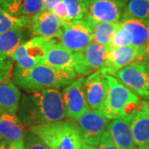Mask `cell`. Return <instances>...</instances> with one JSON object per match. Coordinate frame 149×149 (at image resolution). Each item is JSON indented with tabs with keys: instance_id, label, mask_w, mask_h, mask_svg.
Instances as JSON below:
<instances>
[{
	"instance_id": "obj_22",
	"label": "cell",
	"mask_w": 149,
	"mask_h": 149,
	"mask_svg": "<svg viewBox=\"0 0 149 149\" xmlns=\"http://www.w3.org/2000/svg\"><path fill=\"white\" fill-rule=\"evenodd\" d=\"M90 24L93 32V41L106 47L109 50L112 38L119 25V22H92Z\"/></svg>"
},
{
	"instance_id": "obj_31",
	"label": "cell",
	"mask_w": 149,
	"mask_h": 149,
	"mask_svg": "<svg viewBox=\"0 0 149 149\" xmlns=\"http://www.w3.org/2000/svg\"><path fill=\"white\" fill-rule=\"evenodd\" d=\"M54 13L58 17L61 22H68V11L66 8V6L63 3V1L60 2L58 4L54 7L53 10Z\"/></svg>"
},
{
	"instance_id": "obj_2",
	"label": "cell",
	"mask_w": 149,
	"mask_h": 149,
	"mask_svg": "<svg viewBox=\"0 0 149 149\" xmlns=\"http://www.w3.org/2000/svg\"><path fill=\"white\" fill-rule=\"evenodd\" d=\"M76 75L74 72L59 70L40 64L28 69L15 68L13 79L22 90L32 93L49 88L60 89L73 82Z\"/></svg>"
},
{
	"instance_id": "obj_35",
	"label": "cell",
	"mask_w": 149,
	"mask_h": 149,
	"mask_svg": "<svg viewBox=\"0 0 149 149\" xmlns=\"http://www.w3.org/2000/svg\"><path fill=\"white\" fill-rule=\"evenodd\" d=\"M141 109L143 110L146 113H148L149 116V102L145 100L141 101Z\"/></svg>"
},
{
	"instance_id": "obj_11",
	"label": "cell",
	"mask_w": 149,
	"mask_h": 149,
	"mask_svg": "<svg viewBox=\"0 0 149 149\" xmlns=\"http://www.w3.org/2000/svg\"><path fill=\"white\" fill-rule=\"evenodd\" d=\"M109 49L95 42H91L84 51L77 52V63L74 67L76 74L83 77L101 69L104 64Z\"/></svg>"
},
{
	"instance_id": "obj_23",
	"label": "cell",
	"mask_w": 149,
	"mask_h": 149,
	"mask_svg": "<svg viewBox=\"0 0 149 149\" xmlns=\"http://www.w3.org/2000/svg\"><path fill=\"white\" fill-rule=\"evenodd\" d=\"M31 17H17L0 6V33L16 27L29 28Z\"/></svg>"
},
{
	"instance_id": "obj_36",
	"label": "cell",
	"mask_w": 149,
	"mask_h": 149,
	"mask_svg": "<svg viewBox=\"0 0 149 149\" xmlns=\"http://www.w3.org/2000/svg\"><path fill=\"white\" fill-rule=\"evenodd\" d=\"M149 57V24H148V38L144 48V60H148Z\"/></svg>"
},
{
	"instance_id": "obj_5",
	"label": "cell",
	"mask_w": 149,
	"mask_h": 149,
	"mask_svg": "<svg viewBox=\"0 0 149 149\" xmlns=\"http://www.w3.org/2000/svg\"><path fill=\"white\" fill-rule=\"evenodd\" d=\"M62 28L59 36V42L72 52L84 51L93 42L91 24L85 19L61 22Z\"/></svg>"
},
{
	"instance_id": "obj_19",
	"label": "cell",
	"mask_w": 149,
	"mask_h": 149,
	"mask_svg": "<svg viewBox=\"0 0 149 149\" xmlns=\"http://www.w3.org/2000/svg\"><path fill=\"white\" fill-rule=\"evenodd\" d=\"M21 100V92L14 82L10 80L0 83V114L17 113Z\"/></svg>"
},
{
	"instance_id": "obj_38",
	"label": "cell",
	"mask_w": 149,
	"mask_h": 149,
	"mask_svg": "<svg viewBox=\"0 0 149 149\" xmlns=\"http://www.w3.org/2000/svg\"><path fill=\"white\" fill-rule=\"evenodd\" d=\"M81 149H96V147H94V146H90V145H87V144L83 143Z\"/></svg>"
},
{
	"instance_id": "obj_33",
	"label": "cell",
	"mask_w": 149,
	"mask_h": 149,
	"mask_svg": "<svg viewBox=\"0 0 149 149\" xmlns=\"http://www.w3.org/2000/svg\"><path fill=\"white\" fill-rule=\"evenodd\" d=\"M43 1V10L52 11L54 7L58 4L62 0H42Z\"/></svg>"
},
{
	"instance_id": "obj_1",
	"label": "cell",
	"mask_w": 149,
	"mask_h": 149,
	"mask_svg": "<svg viewBox=\"0 0 149 149\" xmlns=\"http://www.w3.org/2000/svg\"><path fill=\"white\" fill-rule=\"evenodd\" d=\"M17 112L25 126L61 121L65 117L62 94L49 88L23 95Z\"/></svg>"
},
{
	"instance_id": "obj_4",
	"label": "cell",
	"mask_w": 149,
	"mask_h": 149,
	"mask_svg": "<svg viewBox=\"0 0 149 149\" xmlns=\"http://www.w3.org/2000/svg\"><path fill=\"white\" fill-rule=\"evenodd\" d=\"M108 92L102 113L109 119L132 117L141 109L137 94L113 75L106 74Z\"/></svg>"
},
{
	"instance_id": "obj_8",
	"label": "cell",
	"mask_w": 149,
	"mask_h": 149,
	"mask_svg": "<svg viewBox=\"0 0 149 149\" xmlns=\"http://www.w3.org/2000/svg\"><path fill=\"white\" fill-rule=\"evenodd\" d=\"M125 7V0H91L86 5L85 20L92 22H118Z\"/></svg>"
},
{
	"instance_id": "obj_17",
	"label": "cell",
	"mask_w": 149,
	"mask_h": 149,
	"mask_svg": "<svg viewBox=\"0 0 149 149\" xmlns=\"http://www.w3.org/2000/svg\"><path fill=\"white\" fill-rule=\"evenodd\" d=\"M133 118H118L109 123L107 130L117 149H133L135 147L131 131Z\"/></svg>"
},
{
	"instance_id": "obj_10",
	"label": "cell",
	"mask_w": 149,
	"mask_h": 149,
	"mask_svg": "<svg viewBox=\"0 0 149 149\" xmlns=\"http://www.w3.org/2000/svg\"><path fill=\"white\" fill-rule=\"evenodd\" d=\"M109 119L101 112L90 109L79 118L78 122L83 143L90 146L98 145L104 133L106 131Z\"/></svg>"
},
{
	"instance_id": "obj_24",
	"label": "cell",
	"mask_w": 149,
	"mask_h": 149,
	"mask_svg": "<svg viewBox=\"0 0 149 149\" xmlns=\"http://www.w3.org/2000/svg\"><path fill=\"white\" fill-rule=\"evenodd\" d=\"M123 16L149 21V0H128Z\"/></svg>"
},
{
	"instance_id": "obj_15",
	"label": "cell",
	"mask_w": 149,
	"mask_h": 149,
	"mask_svg": "<svg viewBox=\"0 0 149 149\" xmlns=\"http://www.w3.org/2000/svg\"><path fill=\"white\" fill-rule=\"evenodd\" d=\"M29 28L32 36L52 40L60 36L62 22L52 11L43 10L31 17Z\"/></svg>"
},
{
	"instance_id": "obj_12",
	"label": "cell",
	"mask_w": 149,
	"mask_h": 149,
	"mask_svg": "<svg viewBox=\"0 0 149 149\" xmlns=\"http://www.w3.org/2000/svg\"><path fill=\"white\" fill-rule=\"evenodd\" d=\"M143 50L131 45L122 47L112 48L109 51L104 64L100 70L103 74L114 75L119 70L137 61H143Z\"/></svg>"
},
{
	"instance_id": "obj_14",
	"label": "cell",
	"mask_w": 149,
	"mask_h": 149,
	"mask_svg": "<svg viewBox=\"0 0 149 149\" xmlns=\"http://www.w3.org/2000/svg\"><path fill=\"white\" fill-rule=\"evenodd\" d=\"M85 91L90 109L102 112L108 92L106 74L100 70L90 74L85 80Z\"/></svg>"
},
{
	"instance_id": "obj_26",
	"label": "cell",
	"mask_w": 149,
	"mask_h": 149,
	"mask_svg": "<svg viewBox=\"0 0 149 149\" xmlns=\"http://www.w3.org/2000/svg\"><path fill=\"white\" fill-rule=\"evenodd\" d=\"M68 11V20L76 21L85 18L86 4L84 0H62Z\"/></svg>"
},
{
	"instance_id": "obj_32",
	"label": "cell",
	"mask_w": 149,
	"mask_h": 149,
	"mask_svg": "<svg viewBox=\"0 0 149 149\" xmlns=\"http://www.w3.org/2000/svg\"><path fill=\"white\" fill-rule=\"evenodd\" d=\"M0 6L5 8L14 16H17V0H0Z\"/></svg>"
},
{
	"instance_id": "obj_7",
	"label": "cell",
	"mask_w": 149,
	"mask_h": 149,
	"mask_svg": "<svg viewBox=\"0 0 149 149\" xmlns=\"http://www.w3.org/2000/svg\"><path fill=\"white\" fill-rule=\"evenodd\" d=\"M50 41L42 37H33L22 43L13 56L16 68L28 69L42 64Z\"/></svg>"
},
{
	"instance_id": "obj_28",
	"label": "cell",
	"mask_w": 149,
	"mask_h": 149,
	"mask_svg": "<svg viewBox=\"0 0 149 149\" xmlns=\"http://www.w3.org/2000/svg\"><path fill=\"white\" fill-rule=\"evenodd\" d=\"M25 149H49L42 139L32 132L27 133L24 138Z\"/></svg>"
},
{
	"instance_id": "obj_6",
	"label": "cell",
	"mask_w": 149,
	"mask_h": 149,
	"mask_svg": "<svg viewBox=\"0 0 149 149\" xmlns=\"http://www.w3.org/2000/svg\"><path fill=\"white\" fill-rule=\"evenodd\" d=\"M123 85L137 95L148 98L149 95V64L137 61L119 70L114 74Z\"/></svg>"
},
{
	"instance_id": "obj_20",
	"label": "cell",
	"mask_w": 149,
	"mask_h": 149,
	"mask_svg": "<svg viewBox=\"0 0 149 149\" xmlns=\"http://www.w3.org/2000/svg\"><path fill=\"white\" fill-rule=\"evenodd\" d=\"M133 143L141 149H149V116L140 109L135 113L131 122Z\"/></svg>"
},
{
	"instance_id": "obj_37",
	"label": "cell",
	"mask_w": 149,
	"mask_h": 149,
	"mask_svg": "<svg viewBox=\"0 0 149 149\" xmlns=\"http://www.w3.org/2000/svg\"><path fill=\"white\" fill-rule=\"evenodd\" d=\"M9 143L5 140H1L0 141V149H8Z\"/></svg>"
},
{
	"instance_id": "obj_30",
	"label": "cell",
	"mask_w": 149,
	"mask_h": 149,
	"mask_svg": "<svg viewBox=\"0 0 149 149\" xmlns=\"http://www.w3.org/2000/svg\"><path fill=\"white\" fill-rule=\"evenodd\" d=\"M96 149H117L111 139L109 133L106 130L100 139V141L97 145Z\"/></svg>"
},
{
	"instance_id": "obj_34",
	"label": "cell",
	"mask_w": 149,
	"mask_h": 149,
	"mask_svg": "<svg viewBox=\"0 0 149 149\" xmlns=\"http://www.w3.org/2000/svg\"><path fill=\"white\" fill-rule=\"evenodd\" d=\"M8 149H25L24 140H19V141L10 143L8 144Z\"/></svg>"
},
{
	"instance_id": "obj_3",
	"label": "cell",
	"mask_w": 149,
	"mask_h": 149,
	"mask_svg": "<svg viewBox=\"0 0 149 149\" xmlns=\"http://www.w3.org/2000/svg\"><path fill=\"white\" fill-rule=\"evenodd\" d=\"M29 130L49 149H81L84 143L79 124L71 119L33 125Z\"/></svg>"
},
{
	"instance_id": "obj_39",
	"label": "cell",
	"mask_w": 149,
	"mask_h": 149,
	"mask_svg": "<svg viewBox=\"0 0 149 149\" xmlns=\"http://www.w3.org/2000/svg\"><path fill=\"white\" fill-rule=\"evenodd\" d=\"M90 1H91V0H84V2H85V4H86V5H87V3H89Z\"/></svg>"
},
{
	"instance_id": "obj_27",
	"label": "cell",
	"mask_w": 149,
	"mask_h": 149,
	"mask_svg": "<svg viewBox=\"0 0 149 149\" xmlns=\"http://www.w3.org/2000/svg\"><path fill=\"white\" fill-rule=\"evenodd\" d=\"M13 59L3 56L0 54V83L9 80L12 76Z\"/></svg>"
},
{
	"instance_id": "obj_29",
	"label": "cell",
	"mask_w": 149,
	"mask_h": 149,
	"mask_svg": "<svg viewBox=\"0 0 149 149\" xmlns=\"http://www.w3.org/2000/svg\"><path fill=\"white\" fill-rule=\"evenodd\" d=\"M128 45H130L129 42L125 36L122 27L120 26V23H119L118 27L113 34V37L112 38L111 43L109 46V50L112 48L122 47H125V46H128Z\"/></svg>"
},
{
	"instance_id": "obj_25",
	"label": "cell",
	"mask_w": 149,
	"mask_h": 149,
	"mask_svg": "<svg viewBox=\"0 0 149 149\" xmlns=\"http://www.w3.org/2000/svg\"><path fill=\"white\" fill-rule=\"evenodd\" d=\"M43 11L42 0H17V17H32Z\"/></svg>"
},
{
	"instance_id": "obj_40",
	"label": "cell",
	"mask_w": 149,
	"mask_h": 149,
	"mask_svg": "<svg viewBox=\"0 0 149 149\" xmlns=\"http://www.w3.org/2000/svg\"><path fill=\"white\" fill-rule=\"evenodd\" d=\"M133 149H141V148H138V147H136V146H135V147L133 148Z\"/></svg>"
},
{
	"instance_id": "obj_43",
	"label": "cell",
	"mask_w": 149,
	"mask_h": 149,
	"mask_svg": "<svg viewBox=\"0 0 149 149\" xmlns=\"http://www.w3.org/2000/svg\"><path fill=\"white\" fill-rule=\"evenodd\" d=\"M147 99H148V100H149V95H148V98H147Z\"/></svg>"
},
{
	"instance_id": "obj_42",
	"label": "cell",
	"mask_w": 149,
	"mask_h": 149,
	"mask_svg": "<svg viewBox=\"0 0 149 149\" xmlns=\"http://www.w3.org/2000/svg\"><path fill=\"white\" fill-rule=\"evenodd\" d=\"M1 140H3V139H2V138H1V136H0V141H1Z\"/></svg>"
},
{
	"instance_id": "obj_41",
	"label": "cell",
	"mask_w": 149,
	"mask_h": 149,
	"mask_svg": "<svg viewBox=\"0 0 149 149\" xmlns=\"http://www.w3.org/2000/svg\"><path fill=\"white\" fill-rule=\"evenodd\" d=\"M147 61L148 62V64H149V57H148V60H147Z\"/></svg>"
},
{
	"instance_id": "obj_21",
	"label": "cell",
	"mask_w": 149,
	"mask_h": 149,
	"mask_svg": "<svg viewBox=\"0 0 149 149\" xmlns=\"http://www.w3.org/2000/svg\"><path fill=\"white\" fill-rule=\"evenodd\" d=\"M23 27H16L5 32L0 33V54L6 57L13 59L17 47L24 42Z\"/></svg>"
},
{
	"instance_id": "obj_18",
	"label": "cell",
	"mask_w": 149,
	"mask_h": 149,
	"mask_svg": "<svg viewBox=\"0 0 149 149\" xmlns=\"http://www.w3.org/2000/svg\"><path fill=\"white\" fill-rule=\"evenodd\" d=\"M25 125L17 113H3L0 114V136L9 143L23 140L26 136Z\"/></svg>"
},
{
	"instance_id": "obj_9",
	"label": "cell",
	"mask_w": 149,
	"mask_h": 149,
	"mask_svg": "<svg viewBox=\"0 0 149 149\" xmlns=\"http://www.w3.org/2000/svg\"><path fill=\"white\" fill-rule=\"evenodd\" d=\"M84 77H80L66 85L62 91L65 117L77 120L90 110L86 100Z\"/></svg>"
},
{
	"instance_id": "obj_13",
	"label": "cell",
	"mask_w": 149,
	"mask_h": 149,
	"mask_svg": "<svg viewBox=\"0 0 149 149\" xmlns=\"http://www.w3.org/2000/svg\"><path fill=\"white\" fill-rule=\"evenodd\" d=\"M76 63L77 52H72L55 39L50 41L42 64L59 70L75 73Z\"/></svg>"
},
{
	"instance_id": "obj_16",
	"label": "cell",
	"mask_w": 149,
	"mask_h": 149,
	"mask_svg": "<svg viewBox=\"0 0 149 149\" xmlns=\"http://www.w3.org/2000/svg\"><path fill=\"white\" fill-rule=\"evenodd\" d=\"M119 23L129 44L143 50L144 53V48L148 38L149 21L123 16Z\"/></svg>"
}]
</instances>
